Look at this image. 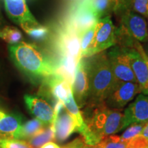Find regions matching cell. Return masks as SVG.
I'll return each mask as SVG.
<instances>
[{"instance_id":"cell-1","label":"cell","mask_w":148,"mask_h":148,"mask_svg":"<svg viewBox=\"0 0 148 148\" xmlns=\"http://www.w3.org/2000/svg\"><path fill=\"white\" fill-rule=\"evenodd\" d=\"M10 58L16 67L32 81L43 79L56 73L51 56L43 54L34 44L19 42L8 47Z\"/></svg>"},{"instance_id":"cell-2","label":"cell","mask_w":148,"mask_h":148,"mask_svg":"<svg viewBox=\"0 0 148 148\" xmlns=\"http://www.w3.org/2000/svg\"><path fill=\"white\" fill-rule=\"evenodd\" d=\"M87 62L89 94L86 104L105 102V99L116 82L111 69L107 51L88 57Z\"/></svg>"},{"instance_id":"cell-3","label":"cell","mask_w":148,"mask_h":148,"mask_svg":"<svg viewBox=\"0 0 148 148\" xmlns=\"http://www.w3.org/2000/svg\"><path fill=\"white\" fill-rule=\"evenodd\" d=\"M116 16L119 25L116 27V42L123 40H132L143 43L148 42V23L145 17L134 11L125 8Z\"/></svg>"},{"instance_id":"cell-4","label":"cell","mask_w":148,"mask_h":148,"mask_svg":"<svg viewBox=\"0 0 148 148\" xmlns=\"http://www.w3.org/2000/svg\"><path fill=\"white\" fill-rule=\"evenodd\" d=\"M52 58L56 61L59 58L70 56L80 60L79 34L64 22L58 27L52 44Z\"/></svg>"},{"instance_id":"cell-5","label":"cell","mask_w":148,"mask_h":148,"mask_svg":"<svg viewBox=\"0 0 148 148\" xmlns=\"http://www.w3.org/2000/svg\"><path fill=\"white\" fill-rule=\"evenodd\" d=\"M98 20L90 0H82L69 5L63 22L80 34L97 23Z\"/></svg>"},{"instance_id":"cell-6","label":"cell","mask_w":148,"mask_h":148,"mask_svg":"<svg viewBox=\"0 0 148 148\" xmlns=\"http://www.w3.org/2000/svg\"><path fill=\"white\" fill-rule=\"evenodd\" d=\"M116 45V27L110 16L100 18L97 23V28L93 41L84 58H88L97 53L106 51Z\"/></svg>"},{"instance_id":"cell-7","label":"cell","mask_w":148,"mask_h":148,"mask_svg":"<svg viewBox=\"0 0 148 148\" xmlns=\"http://www.w3.org/2000/svg\"><path fill=\"white\" fill-rule=\"evenodd\" d=\"M106 51L116 80L136 82L128 55L124 48L116 44Z\"/></svg>"},{"instance_id":"cell-8","label":"cell","mask_w":148,"mask_h":148,"mask_svg":"<svg viewBox=\"0 0 148 148\" xmlns=\"http://www.w3.org/2000/svg\"><path fill=\"white\" fill-rule=\"evenodd\" d=\"M140 93L137 82L116 81L105 99L108 108L121 110Z\"/></svg>"},{"instance_id":"cell-9","label":"cell","mask_w":148,"mask_h":148,"mask_svg":"<svg viewBox=\"0 0 148 148\" xmlns=\"http://www.w3.org/2000/svg\"><path fill=\"white\" fill-rule=\"evenodd\" d=\"M72 91L75 102L79 108L86 106L89 94V79L87 58H82L77 63L72 84Z\"/></svg>"},{"instance_id":"cell-10","label":"cell","mask_w":148,"mask_h":148,"mask_svg":"<svg viewBox=\"0 0 148 148\" xmlns=\"http://www.w3.org/2000/svg\"><path fill=\"white\" fill-rule=\"evenodd\" d=\"M135 123H148V95L138 94L123 112V130Z\"/></svg>"},{"instance_id":"cell-11","label":"cell","mask_w":148,"mask_h":148,"mask_svg":"<svg viewBox=\"0 0 148 148\" xmlns=\"http://www.w3.org/2000/svg\"><path fill=\"white\" fill-rule=\"evenodd\" d=\"M122 47L124 48L128 55L131 66L136 82L139 86L140 93L148 95V67L147 64L134 45Z\"/></svg>"},{"instance_id":"cell-12","label":"cell","mask_w":148,"mask_h":148,"mask_svg":"<svg viewBox=\"0 0 148 148\" xmlns=\"http://www.w3.org/2000/svg\"><path fill=\"white\" fill-rule=\"evenodd\" d=\"M24 101L27 109L36 119L45 124L50 126L54 123L55 112L53 106L45 99L32 95H24Z\"/></svg>"},{"instance_id":"cell-13","label":"cell","mask_w":148,"mask_h":148,"mask_svg":"<svg viewBox=\"0 0 148 148\" xmlns=\"http://www.w3.org/2000/svg\"><path fill=\"white\" fill-rule=\"evenodd\" d=\"M5 10L11 19L19 25L24 23H39L31 13L26 0H3Z\"/></svg>"},{"instance_id":"cell-14","label":"cell","mask_w":148,"mask_h":148,"mask_svg":"<svg viewBox=\"0 0 148 148\" xmlns=\"http://www.w3.org/2000/svg\"><path fill=\"white\" fill-rule=\"evenodd\" d=\"M55 133V139L62 142L67 139L73 132H77L76 122L65 107L55 114L54 123L51 125Z\"/></svg>"},{"instance_id":"cell-15","label":"cell","mask_w":148,"mask_h":148,"mask_svg":"<svg viewBox=\"0 0 148 148\" xmlns=\"http://www.w3.org/2000/svg\"><path fill=\"white\" fill-rule=\"evenodd\" d=\"M22 119L16 114H6L0 117V134L19 140Z\"/></svg>"},{"instance_id":"cell-16","label":"cell","mask_w":148,"mask_h":148,"mask_svg":"<svg viewBox=\"0 0 148 148\" xmlns=\"http://www.w3.org/2000/svg\"><path fill=\"white\" fill-rule=\"evenodd\" d=\"M123 112L117 109L109 108L108 115L103 129V138L123 130Z\"/></svg>"},{"instance_id":"cell-17","label":"cell","mask_w":148,"mask_h":148,"mask_svg":"<svg viewBox=\"0 0 148 148\" xmlns=\"http://www.w3.org/2000/svg\"><path fill=\"white\" fill-rule=\"evenodd\" d=\"M45 127L47 126L36 118L29 120L22 125L19 140H27L41 132Z\"/></svg>"},{"instance_id":"cell-18","label":"cell","mask_w":148,"mask_h":148,"mask_svg":"<svg viewBox=\"0 0 148 148\" xmlns=\"http://www.w3.org/2000/svg\"><path fill=\"white\" fill-rule=\"evenodd\" d=\"M64 105L66 110L71 114V116L75 119L77 125V132H79L82 129L84 128L86 125L83 118L82 113L79 110V108L74 99L73 93L64 101Z\"/></svg>"},{"instance_id":"cell-19","label":"cell","mask_w":148,"mask_h":148,"mask_svg":"<svg viewBox=\"0 0 148 148\" xmlns=\"http://www.w3.org/2000/svg\"><path fill=\"white\" fill-rule=\"evenodd\" d=\"M55 139V133L53 127L47 126L45 129L34 137L29 138L26 141L33 148H40L42 145Z\"/></svg>"},{"instance_id":"cell-20","label":"cell","mask_w":148,"mask_h":148,"mask_svg":"<svg viewBox=\"0 0 148 148\" xmlns=\"http://www.w3.org/2000/svg\"><path fill=\"white\" fill-rule=\"evenodd\" d=\"M22 29L34 39L40 40L49 35V28L39 23H24L20 25Z\"/></svg>"},{"instance_id":"cell-21","label":"cell","mask_w":148,"mask_h":148,"mask_svg":"<svg viewBox=\"0 0 148 148\" xmlns=\"http://www.w3.org/2000/svg\"><path fill=\"white\" fill-rule=\"evenodd\" d=\"M90 1L92 8L99 19L106 16H110V14L113 13V3L112 0H90Z\"/></svg>"},{"instance_id":"cell-22","label":"cell","mask_w":148,"mask_h":148,"mask_svg":"<svg viewBox=\"0 0 148 148\" xmlns=\"http://www.w3.org/2000/svg\"><path fill=\"white\" fill-rule=\"evenodd\" d=\"M96 28H97V23L79 34L81 58H84L86 53L87 52L91 45L95 35Z\"/></svg>"},{"instance_id":"cell-23","label":"cell","mask_w":148,"mask_h":148,"mask_svg":"<svg viewBox=\"0 0 148 148\" xmlns=\"http://www.w3.org/2000/svg\"><path fill=\"white\" fill-rule=\"evenodd\" d=\"M21 31L12 26H5L0 28V38L10 45H15L22 40Z\"/></svg>"},{"instance_id":"cell-24","label":"cell","mask_w":148,"mask_h":148,"mask_svg":"<svg viewBox=\"0 0 148 148\" xmlns=\"http://www.w3.org/2000/svg\"><path fill=\"white\" fill-rule=\"evenodd\" d=\"M98 145L100 148H127V141L122 140L120 136L113 134L103 138Z\"/></svg>"},{"instance_id":"cell-25","label":"cell","mask_w":148,"mask_h":148,"mask_svg":"<svg viewBox=\"0 0 148 148\" xmlns=\"http://www.w3.org/2000/svg\"><path fill=\"white\" fill-rule=\"evenodd\" d=\"M0 148H33L26 140H18L0 134Z\"/></svg>"},{"instance_id":"cell-26","label":"cell","mask_w":148,"mask_h":148,"mask_svg":"<svg viewBox=\"0 0 148 148\" xmlns=\"http://www.w3.org/2000/svg\"><path fill=\"white\" fill-rule=\"evenodd\" d=\"M125 8L130 9L147 18L148 16V0H127Z\"/></svg>"},{"instance_id":"cell-27","label":"cell","mask_w":148,"mask_h":148,"mask_svg":"<svg viewBox=\"0 0 148 148\" xmlns=\"http://www.w3.org/2000/svg\"><path fill=\"white\" fill-rule=\"evenodd\" d=\"M145 125L146 123H135L130 125L128 127L125 128L124 132L120 136L121 139L125 141H129L132 138L136 137L140 134Z\"/></svg>"},{"instance_id":"cell-28","label":"cell","mask_w":148,"mask_h":148,"mask_svg":"<svg viewBox=\"0 0 148 148\" xmlns=\"http://www.w3.org/2000/svg\"><path fill=\"white\" fill-rule=\"evenodd\" d=\"M127 148H148V138L138 135L127 141Z\"/></svg>"},{"instance_id":"cell-29","label":"cell","mask_w":148,"mask_h":148,"mask_svg":"<svg viewBox=\"0 0 148 148\" xmlns=\"http://www.w3.org/2000/svg\"><path fill=\"white\" fill-rule=\"evenodd\" d=\"M86 145L82 137H79L72 140L70 143L66 144L61 148H83Z\"/></svg>"},{"instance_id":"cell-30","label":"cell","mask_w":148,"mask_h":148,"mask_svg":"<svg viewBox=\"0 0 148 148\" xmlns=\"http://www.w3.org/2000/svg\"><path fill=\"white\" fill-rule=\"evenodd\" d=\"M113 3V13L117 14L125 8L127 0H112Z\"/></svg>"},{"instance_id":"cell-31","label":"cell","mask_w":148,"mask_h":148,"mask_svg":"<svg viewBox=\"0 0 148 148\" xmlns=\"http://www.w3.org/2000/svg\"><path fill=\"white\" fill-rule=\"evenodd\" d=\"M133 45H134V47L137 49L138 52L140 53V54L141 55V56L143 57V58L144 59V60H145L146 64H147L148 67V56L147 55V53H145L143 46L141 45V43H140V42L137 41V40H134V41H133Z\"/></svg>"},{"instance_id":"cell-32","label":"cell","mask_w":148,"mask_h":148,"mask_svg":"<svg viewBox=\"0 0 148 148\" xmlns=\"http://www.w3.org/2000/svg\"><path fill=\"white\" fill-rule=\"evenodd\" d=\"M40 148H61L57 145L56 143H53L52 141L49 142V143H45V145H43Z\"/></svg>"},{"instance_id":"cell-33","label":"cell","mask_w":148,"mask_h":148,"mask_svg":"<svg viewBox=\"0 0 148 148\" xmlns=\"http://www.w3.org/2000/svg\"><path fill=\"white\" fill-rule=\"evenodd\" d=\"M140 135H142V136H145V137L148 138V123H146L145 126L144 127L143 130H142L141 133H140Z\"/></svg>"},{"instance_id":"cell-34","label":"cell","mask_w":148,"mask_h":148,"mask_svg":"<svg viewBox=\"0 0 148 148\" xmlns=\"http://www.w3.org/2000/svg\"><path fill=\"white\" fill-rule=\"evenodd\" d=\"M82 1V0H66V1H67V2L69 3V5L75 4V3L79 2V1Z\"/></svg>"},{"instance_id":"cell-35","label":"cell","mask_w":148,"mask_h":148,"mask_svg":"<svg viewBox=\"0 0 148 148\" xmlns=\"http://www.w3.org/2000/svg\"><path fill=\"white\" fill-rule=\"evenodd\" d=\"M83 148H100V147H99L98 144H97V145H85Z\"/></svg>"},{"instance_id":"cell-36","label":"cell","mask_w":148,"mask_h":148,"mask_svg":"<svg viewBox=\"0 0 148 148\" xmlns=\"http://www.w3.org/2000/svg\"><path fill=\"white\" fill-rule=\"evenodd\" d=\"M143 48H144V49H145V53H147V55L148 56V42H145V45L143 46Z\"/></svg>"},{"instance_id":"cell-37","label":"cell","mask_w":148,"mask_h":148,"mask_svg":"<svg viewBox=\"0 0 148 148\" xmlns=\"http://www.w3.org/2000/svg\"><path fill=\"white\" fill-rule=\"evenodd\" d=\"M5 113L3 112H2V111H0V117H1V116H3V115H4Z\"/></svg>"},{"instance_id":"cell-38","label":"cell","mask_w":148,"mask_h":148,"mask_svg":"<svg viewBox=\"0 0 148 148\" xmlns=\"http://www.w3.org/2000/svg\"><path fill=\"white\" fill-rule=\"evenodd\" d=\"M146 19H147V23H148V16H147V17L146 18Z\"/></svg>"}]
</instances>
